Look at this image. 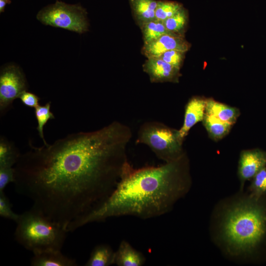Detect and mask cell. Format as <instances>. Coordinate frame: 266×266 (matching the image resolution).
Returning a JSON list of instances; mask_svg holds the SVG:
<instances>
[{
  "instance_id": "cell-1",
  "label": "cell",
  "mask_w": 266,
  "mask_h": 266,
  "mask_svg": "<svg viewBox=\"0 0 266 266\" xmlns=\"http://www.w3.org/2000/svg\"><path fill=\"white\" fill-rule=\"evenodd\" d=\"M131 128L114 121L35 147L14 166L16 191L67 232L116 188L127 165Z\"/></svg>"
},
{
  "instance_id": "cell-2",
  "label": "cell",
  "mask_w": 266,
  "mask_h": 266,
  "mask_svg": "<svg viewBox=\"0 0 266 266\" xmlns=\"http://www.w3.org/2000/svg\"><path fill=\"white\" fill-rule=\"evenodd\" d=\"M190 186L185 154L177 160L157 166L134 168L129 163L110 196L95 210L75 223L70 231L111 217L133 216L146 219L163 215L172 209Z\"/></svg>"
},
{
  "instance_id": "cell-3",
  "label": "cell",
  "mask_w": 266,
  "mask_h": 266,
  "mask_svg": "<svg viewBox=\"0 0 266 266\" xmlns=\"http://www.w3.org/2000/svg\"><path fill=\"white\" fill-rule=\"evenodd\" d=\"M261 199L249 195L237 198L224 208L219 238L231 254H252L266 238V207Z\"/></svg>"
},
{
  "instance_id": "cell-4",
  "label": "cell",
  "mask_w": 266,
  "mask_h": 266,
  "mask_svg": "<svg viewBox=\"0 0 266 266\" xmlns=\"http://www.w3.org/2000/svg\"><path fill=\"white\" fill-rule=\"evenodd\" d=\"M14 233L17 242L33 253L61 250L67 231L32 207L20 214Z\"/></svg>"
},
{
  "instance_id": "cell-5",
  "label": "cell",
  "mask_w": 266,
  "mask_h": 266,
  "mask_svg": "<svg viewBox=\"0 0 266 266\" xmlns=\"http://www.w3.org/2000/svg\"><path fill=\"white\" fill-rule=\"evenodd\" d=\"M135 143L148 146L157 158L165 163L177 160L185 154L178 130L160 122L147 121L142 124Z\"/></svg>"
},
{
  "instance_id": "cell-6",
  "label": "cell",
  "mask_w": 266,
  "mask_h": 266,
  "mask_svg": "<svg viewBox=\"0 0 266 266\" xmlns=\"http://www.w3.org/2000/svg\"><path fill=\"white\" fill-rule=\"evenodd\" d=\"M87 12L81 5L57 1L37 14V19L45 25L60 28L79 33L88 31Z\"/></svg>"
},
{
  "instance_id": "cell-7",
  "label": "cell",
  "mask_w": 266,
  "mask_h": 266,
  "mask_svg": "<svg viewBox=\"0 0 266 266\" xmlns=\"http://www.w3.org/2000/svg\"><path fill=\"white\" fill-rule=\"evenodd\" d=\"M27 89L26 79L18 66L9 65L2 68L0 73V114L5 112Z\"/></svg>"
},
{
  "instance_id": "cell-8",
  "label": "cell",
  "mask_w": 266,
  "mask_h": 266,
  "mask_svg": "<svg viewBox=\"0 0 266 266\" xmlns=\"http://www.w3.org/2000/svg\"><path fill=\"white\" fill-rule=\"evenodd\" d=\"M191 46V44L186 40L185 36L166 34L156 40L144 44L141 53L147 58L158 57L163 53L172 50L186 52Z\"/></svg>"
},
{
  "instance_id": "cell-9",
  "label": "cell",
  "mask_w": 266,
  "mask_h": 266,
  "mask_svg": "<svg viewBox=\"0 0 266 266\" xmlns=\"http://www.w3.org/2000/svg\"><path fill=\"white\" fill-rule=\"evenodd\" d=\"M266 167V152L260 149L244 150L240 155L238 175L242 189L245 182L251 179Z\"/></svg>"
},
{
  "instance_id": "cell-10",
  "label": "cell",
  "mask_w": 266,
  "mask_h": 266,
  "mask_svg": "<svg viewBox=\"0 0 266 266\" xmlns=\"http://www.w3.org/2000/svg\"><path fill=\"white\" fill-rule=\"evenodd\" d=\"M143 71L152 83H178L181 76L180 69L158 57L147 58L142 66Z\"/></svg>"
},
{
  "instance_id": "cell-11",
  "label": "cell",
  "mask_w": 266,
  "mask_h": 266,
  "mask_svg": "<svg viewBox=\"0 0 266 266\" xmlns=\"http://www.w3.org/2000/svg\"><path fill=\"white\" fill-rule=\"evenodd\" d=\"M206 100L199 97L191 98L185 107L183 125L178 130V138L183 143L190 130L197 123L202 121L205 114Z\"/></svg>"
},
{
  "instance_id": "cell-12",
  "label": "cell",
  "mask_w": 266,
  "mask_h": 266,
  "mask_svg": "<svg viewBox=\"0 0 266 266\" xmlns=\"http://www.w3.org/2000/svg\"><path fill=\"white\" fill-rule=\"evenodd\" d=\"M33 266H76L75 260L64 255L61 250H49L33 253Z\"/></svg>"
},
{
  "instance_id": "cell-13",
  "label": "cell",
  "mask_w": 266,
  "mask_h": 266,
  "mask_svg": "<svg viewBox=\"0 0 266 266\" xmlns=\"http://www.w3.org/2000/svg\"><path fill=\"white\" fill-rule=\"evenodd\" d=\"M146 261L144 255L126 240H122L115 252L114 265L118 266H142Z\"/></svg>"
},
{
  "instance_id": "cell-14",
  "label": "cell",
  "mask_w": 266,
  "mask_h": 266,
  "mask_svg": "<svg viewBox=\"0 0 266 266\" xmlns=\"http://www.w3.org/2000/svg\"><path fill=\"white\" fill-rule=\"evenodd\" d=\"M205 114L233 125L239 115V111L235 107L209 99L205 101Z\"/></svg>"
},
{
  "instance_id": "cell-15",
  "label": "cell",
  "mask_w": 266,
  "mask_h": 266,
  "mask_svg": "<svg viewBox=\"0 0 266 266\" xmlns=\"http://www.w3.org/2000/svg\"><path fill=\"white\" fill-rule=\"evenodd\" d=\"M136 23L140 27L154 20L157 5L156 0H129Z\"/></svg>"
},
{
  "instance_id": "cell-16",
  "label": "cell",
  "mask_w": 266,
  "mask_h": 266,
  "mask_svg": "<svg viewBox=\"0 0 266 266\" xmlns=\"http://www.w3.org/2000/svg\"><path fill=\"white\" fill-rule=\"evenodd\" d=\"M115 252L108 244H101L93 249L85 266H109L114 265Z\"/></svg>"
},
{
  "instance_id": "cell-17",
  "label": "cell",
  "mask_w": 266,
  "mask_h": 266,
  "mask_svg": "<svg viewBox=\"0 0 266 266\" xmlns=\"http://www.w3.org/2000/svg\"><path fill=\"white\" fill-rule=\"evenodd\" d=\"M21 154L14 143L4 136L0 138V167H12Z\"/></svg>"
},
{
  "instance_id": "cell-18",
  "label": "cell",
  "mask_w": 266,
  "mask_h": 266,
  "mask_svg": "<svg viewBox=\"0 0 266 266\" xmlns=\"http://www.w3.org/2000/svg\"><path fill=\"white\" fill-rule=\"evenodd\" d=\"M188 20V11L183 6L174 15L166 19L163 23L170 33L185 36Z\"/></svg>"
},
{
  "instance_id": "cell-19",
  "label": "cell",
  "mask_w": 266,
  "mask_h": 266,
  "mask_svg": "<svg viewBox=\"0 0 266 266\" xmlns=\"http://www.w3.org/2000/svg\"><path fill=\"white\" fill-rule=\"evenodd\" d=\"M202 122L209 136L214 140H219L227 135L232 126L206 114Z\"/></svg>"
},
{
  "instance_id": "cell-20",
  "label": "cell",
  "mask_w": 266,
  "mask_h": 266,
  "mask_svg": "<svg viewBox=\"0 0 266 266\" xmlns=\"http://www.w3.org/2000/svg\"><path fill=\"white\" fill-rule=\"evenodd\" d=\"M140 28L144 44L156 40L166 34H174L167 31L163 22L156 19L143 24Z\"/></svg>"
},
{
  "instance_id": "cell-21",
  "label": "cell",
  "mask_w": 266,
  "mask_h": 266,
  "mask_svg": "<svg viewBox=\"0 0 266 266\" xmlns=\"http://www.w3.org/2000/svg\"><path fill=\"white\" fill-rule=\"evenodd\" d=\"M183 6L180 3L169 0H157L155 10L156 19L164 22L174 15Z\"/></svg>"
},
{
  "instance_id": "cell-22",
  "label": "cell",
  "mask_w": 266,
  "mask_h": 266,
  "mask_svg": "<svg viewBox=\"0 0 266 266\" xmlns=\"http://www.w3.org/2000/svg\"><path fill=\"white\" fill-rule=\"evenodd\" d=\"M51 102H48L44 105H39L34 110L35 118L37 122L36 128L38 134L42 139L45 145L48 144L44 139L43 134V128L50 119H53L55 116L50 111Z\"/></svg>"
},
{
  "instance_id": "cell-23",
  "label": "cell",
  "mask_w": 266,
  "mask_h": 266,
  "mask_svg": "<svg viewBox=\"0 0 266 266\" xmlns=\"http://www.w3.org/2000/svg\"><path fill=\"white\" fill-rule=\"evenodd\" d=\"M249 195L260 199L266 195V167L259 171L252 178L249 186Z\"/></svg>"
},
{
  "instance_id": "cell-24",
  "label": "cell",
  "mask_w": 266,
  "mask_h": 266,
  "mask_svg": "<svg viewBox=\"0 0 266 266\" xmlns=\"http://www.w3.org/2000/svg\"><path fill=\"white\" fill-rule=\"evenodd\" d=\"M186 52L172 50L167 51L158 58L163 60L170 65L180 69L183 64Z\"/></svg>"
},
{
  "instance_id": "cell-25",
  "label": "cell",
  "mask_w": 266,
  "mask_h": 266,
  "mask_svg": "<svg viewBox=\"0 0 266 266\" xmlns=\"http://www.w3.org/2000/svg\"><path fill=\"white\" fill-rule=\"evenodd\" d=\"M0 215L1 217L16 222L20 214L15 213L12 205L4 191H0Z\"/></svg>"
},
{
  "instance_id": "cell-26",
  "label": "cell",
  "mask_w": 266,
  "mask_h": 266,
  "mask_svg": "<svg viewBox=\"0 0 266 266\" xmlns=\"http://www.w3.org/2000/svg\"><path fill=\"white\" fill-rule=\"evenodd\" d=\"M15 170L12 167H0V191H3L10 183H14Z\"/></svg>"
},
{
  "instance_id": "cell-27",
  "label": "cell",
  "mask_w": 266,
  "mask_h": 266,
  "mask_svg": "<svg viewBox=\"0 0 266 266\" xmlns=\"http://www.w3.org/2000/svg\"><path fill=\"white\" fill-rule=\"evenodd\" d=\"M19 98L25 105L29 107L35 108L39 105L40 99L35 94L27 91H24Z\"/></svg>"
},
{
  "instance_id": "cell-28",
  "label": "cell",
  "mask_w": 266,
  "mask_h": 266,
  "mask_svg": "<svg viewBox=\"0 0 266 266\" xmlns=\"http://www.w3.org/2000/svg\"><path fill=\"white\" fill-rule=\"evenodd\" d=\"M10 0H0V12H3L4 10L6 5L10 3Z\"/></svg>"
}]
</instances>
